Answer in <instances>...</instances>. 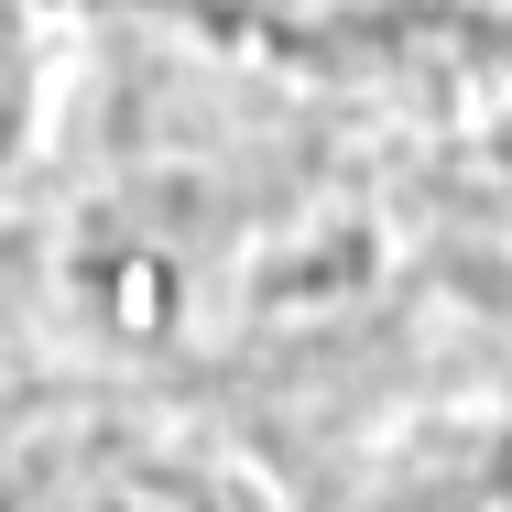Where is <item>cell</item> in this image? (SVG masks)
<instances>
[{
	"label": "cell",
	"mask_w": 512,
	"mask_h": 512,
	"mask_svg": "<svg viewBox=\"0 0 512 512\" xmlns=\"http://www.w3.org/2000/svg\"><path fill=\"white\" fill-rule=\"evenodd\" d=\"M262 77L371 131H469L512 109V0H55Z\"/></svg>",
	"instance_id": "cell-1"
},
{
	"label": "cell",
	"mask_w": 512,
	"mask_h": 512,
	"mask_svg": "<svg viewBox=\"0 0 512 512\" xmlns=\"http://www.w3.org/2000/svg\"><path fill=\"white\" fill-rule=\"evenodd\" d=\"M0 512H306L218 404L77 360L0 393Z\"/></svg>",
	"instance_id": "cell-2"
}]
</instances>
